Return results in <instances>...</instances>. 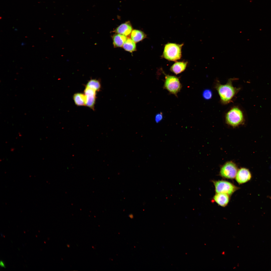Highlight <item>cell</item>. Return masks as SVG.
Instances as JSON below:
<instances>
[{
  "mask_svg": "<svg viewBox=\"0 0 271 271\" xmlns=\"http://www.w3.org/2000/svg\"><path fill=\"white\" fill-rule=\"evenodd\" d=\"M73 99L75 104L79 106L86 105V99L84 94L78 93L75 94Z\"/></svg>",
  "mask_w": 271,
  "mask_h": 271,
  "instance_id": "5bb4252c",
  "label": "cell"
},
{
  "mask_svg": "<svg viewBox=\"0 0 271 271\" xmlns=\"http://www.w3.org/2000/svg\"><path fill=\"white\" fill-rule=\"evenodd\" d=\"M86 99V105L94 110L96 98V91L86 87L84 90Z\"/></svg>",
  "mask_w": 271,
  "mask_h": 271,
  "instance_id": "52a82bcc",
  "label": "cell"
},
{
  "mask_svg": "<svg viewBox=\"0 0 271 271\" xmlns=\"http://www.w3.org/2000/svg\"><path fill=\"white\" fill-rule=\"evenodd\" d=\"M86 87L91 88L96 91H98L100 89L101 84L98 80L92 79L88 81Z\"/></svg>",
  "mask_w": 271,
  "mask_h": 271,
  "instance_id": "2e32d148",
  "label": "cell"
},
{
  "mask_svg": "<svg viewBox=\"0 0 271 271\" xmlns=\"http://www.w3.org/2000/svg\"><path fill=\"white\" fill-rule=\"evenodd\" d=\"M237 79L235 78H229L226 83L223 84L218 80L217 81L215 88L219 96L221 102L223 104L230 103L240 90V88L234 87L232 84L234 81Z\"/></svg>",
  "mask_w": 271,
  "mask_h": 271,
  "instance_id": "6da1fadb",
  "label": "cell"
},
{
  "mask_svg": "<svg viewBox=\"0 0 271 271\" xmlns=\"http://www.w3.org/2000/svg\"><path fill=\"white\" fill-rule=\"evenodd\" d=\"M213 95L212 92L210 89H206L203 92L202 96L205 99L209 100L212 98Z\"/></svg>",
  "mask_w": 271,
  "mask_h": 271,
  "instance_id": "e0dca14e",
  "label": "cell"
},
{
  "mask_svg": "<svg viewBox=\"0 0 271 271\" xmlns=\"http://www.w3.org/2000/svg\"><path fill=\"white\" fill-rule=\"evenodd\" d=\"M228 194L223 193H216L213 197L215 201L222 207H225L228 204L229 200Z\"/></svg>",
  "mask_w": 271,
  "mask_h": 271,
  "instance_id": "30bf717a",
  "label": "cell"
},
{
  "mask_svg": "<svg viewBox=\"0 0 271 271\" xmlns=\"http://www.w3.org/2000/svg\"><path fill=\"white\" fill-rule=\"evenodd\" d=\"M123 49L125 50L132 52L136 50V46L135 42L131 39L127 38L122 46Z\"/></svg>",
  "mask_w": 271,
  "mask_h": 271,
  "instance_id": "9a60e30c",
  "label": "cell"
},
{
  "mask_svg": "<svg viewBox=\"0 0 271 271\" xmlns=\"http://www.w3.org/2000/svg\"><path fill=\"white\" fill-rule=\"evenodd\" d=\"M132 31V26L130 22L128 21L120 25L113 32L126 36L129 35Z\"/></svg>",
  "mask_w": 271,
  "mask_h": 271,
  "instance_id": "9c48e42d",
  "label": "cell"
},
{
  "mask_svg": "<svg viewBox=\"0 0 271 271\" xmlns=\"http://www.w3.org/2000/svg\"><path fill=\"white\" fill-rule=\"evenodd\" d=\"M225 119L228 124L233 127L237 126L243 122L244 120L243 113L239 107L233 106L226 114Z\"/></svg>",
  "mask_w": 271,
  "mask_h": 271,
  "instance_id": "3957f363",
  "label": "cell"
},
{
  "mask_svg": "<svg viewBox=\"0 0 271 271\" xmlns=\"http://www.w3.org/2000/svg\"><path fill=\"white\" fill-rule=\"evenodd\" d=\"M216 193H223L232 195L239 188L232 183L225 180L213 181Z\"/></svg>",
  "mask_w": 271,
  "mask_h": 271,
  "instance_id": "5b68a950",
  "label": "cell"
},
{
  "mask_svg": "<svg viewBox=\"0 0 271 271\" xmlns=\"http://www.w3.org/2000/svg\"><path fill=\"white\" fill-rule=\"evenodd\" d=\"M163 118V115L162 113L160 112L157 113L155 116V120L157 123H158L162 120Z\"/></svg>",
  "mask_w": 271,
  "mask_h": 271,
  "instance_id": "ac0fdd59",
  "label": "cell"
},
{
  "mask_svg": "<svg viewBox=\"0 0 271 271\" xmlns=\"http://www.w3.org/2000/svg\"><path fill=\"white\" fill-rule=\"evenodd\" d=\"M187 64V61H177L171 66L170 70L175 74L178 75L185 70Z\"/></svg>",
  "mask_w": 271,
  "mask_h": 271,
  "instance_id": "8fae6325",
  "label": "cell"
},
{
  "mask_svg": "<svg viewBox=\"0 0 271 271\" xmlns=\"http://www.w3.org/2000/svg\"><path fill=\"white\" fill-rule=\"evenodd\" d=\"M251 178V173L247 169L242 168L239 169L237 171L236 180L240 184L246 182L250 180Z\"/></svg>",
  "mask_w": 271,
  "mask_h": 271,
  "instance_id": "ba28073f",
  "label": "cell"
},
{
  "mask_svg": "<svg viewBox=\"0 0 271 271\" xmlns=\"http://www.w3.org/2000/svg\"><path fill=\"white\" fill-rule=\"evenodd\" d=\"M163 87L170 93L176 96L180 91L182 86L178 78L165 74Z\"/></svg>",
  "mask_w": 271,
  "mask_h": 271,
  "instance_id": "277c9868",
  "label": "cell"
},
{
  "mask_svg": "<svg viewBox=\"0 0 271 271\" xmlns=\"http://www.w3.org/2000/svg\"><path fill=\"white\" fill-rule=\"evenodd\" d=\"M0 265L2 267L4 268H5L6 267L5 263L4 262L3 260H1L0 262Z\"/></svg>",
  "mask_w": 271,
  "mask_h": 271,
  "instance_id": "d6986e66",
  "label": "cell"
},
{
  "mask_svg": "<svg viewBox=\"0 0 271 271\" xmlns=\"http://www.w3.org/2000/svg\"><path fill=\"white\" fill-rule=\"evenodd\" d=\"M127 38L126 36L117 34L114 35L112 37L113 43L115 47H120L123 46Z\"/></svg>",
  "mask_w": 271,
  "mask_h": 271,
  "instance_id": "7c38bea8",
  "label": "cell"
},
{
  "mask_svg": "<svg viewBox=\"0 0 271 271\" xmlns=\"http://www.w3.org/2000/svg\"><path fill=\"white\" fill-rule=\"evenodd\" d=\"M238 171L237 167L233 162L229 161L225 163L221 167L220 174L222 177L233 179L236 176Z\"/></svg>",
  "mask_w": 271,
  "mask_h": 271,
  "instance_id": "8992f818",
  "label": "cell"
},
{
  "mask_svg": "<svg viewBox=\"0 0 271 271\" xmlns=\"http://www.w3.org/2000/svg\"><path fill=\"white\" fill-rule=\"evenodd\" d=\"M146 35L143 31L137 30H132L131 34V39L135 43L139 42L146 37Z\"/></svg>",
  "mask_w": 271,
  "mask_h": 271,
  "instance_id": "4fadbf2b",
  "label": "cell"
},
{
  "mask_svg": "<svg viewBox=\"0 0 271 271\" xmlns=\"http://www.w3.org/2000/svg\"><path fill=\"white\" fill-rule=\"evenodd\" d=\"M184 44L168 43L164 46L161 57L169 61H175L182 57L181 49Z\"/></svg>",
  "mask_w": 271,
  "mask_h": 271,
  "instance_id": "7a4b0ae2",
  "label": "cell"
}]
</instances>
